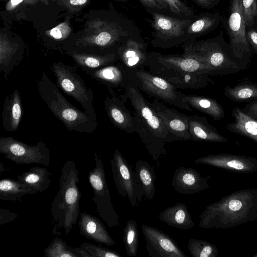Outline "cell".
Segmentation results:
<instances>
[{"label": "cell", "mask_w": 257, "mask_h": 257, "mask_svg": "<svg viewBox=\"0 0 257 257\" xmlns=\"http://www.w3.org/2000/svg\"><path fill=\"white\" fill-rule=\"evenodd\" d=\"M221 19L222 17L218 12L195 16L187 28L188 40L196 39L213 31L218 27Z\"/></svg>", "instance_id": "obj_30"}, {"label": "cell", "mask_w": 257, "mask_h": 257, "mask_svg": "<svg viewBox=\"0 0 257 257\" xmlns=\"http://www.w3.org/2000/svg\"><path fill=\"white\" fill-rule=\"evenodd\" d=\"M257 219V189L232 192L206 206L199 215V226L227 229Z\"/></svg>", "instance_id": "obj_2"}, {"label": "cell", "mask_w": 257, "mask_h": 257, "mask_svg": "<svg viewBox=\"0 0 257 257\" xmlns=\"http://www.w3.org/2000/svg\"><path fill=\"white\" fill-rule=\"evenodd\" d=\"M66 53L83 69H96L118 61L117 52L107 54L89 53L69 49Z\"/></svg>", "instance_id": "obj_29"}, {"label": "cell", "mask_w": 257, "mask_h": 257, "mask_svg": "<svg viewBox=\"0 0 257 257\" xmlns=\"http://www.w3.org/2000/svg\"><path fill=\"white\" fill-rule=\"evenodd\" d=\"M189 131L191 140L216 143H226L228 139L220 134L210 124L206 117L198 115L190 116Z\"/></svg>", "instance_id": "obj_26"}, {"label": "cell", "mask_w": 257, "mask_h": 257, "mask_svg": "<svg viewBox=\"0 0 257 257\" xmlns=\"http://www.w3.org/2000/svg\"><path fill=\"white\" fill-rule=\"evenodd\" d=\"M122 241L126 254L130 256L136 257L139 248V231L135 220L130 219L127 221L123 229Z\"/></svg>", "instance_id": "obj_35"}, {"label": "cell", "mask_w": 257, "mask_h": 257, "mask_svg": "<svg viewBox=\"0 0 257 257\" xmlns=\"http://www.w3.org/2000/svg\"><path fill=\"white\" fill-rule=\"evenodd\" d=\"M36 85L41 99L68 131L91 133L96 129L97 121L71 104L45 72Z\"/></svg>", "instance_id": "obj_5"}, {"label": "cell", "mask_w": 257, "mask_h": 257, "mask_svg": "<svg viewBox=\"0 0 257 257\" xmlns=\"http://www.w3.org/2000/svg\"><path fill=\"white\" fill-rule=\"evenodd\" d=\"M23 54L24 48L21 44L1 34L0 73L6 80H8L11 72L19 65L24 57Z\"/></svg>", "instance_id": "obj_24"}, {"label": "cell", "mask_w": 257, "mask_h": 257, "mask_svg": "<svg viewBox=\"0 0 257 257\" xmlns=\"http://www.w3.org/2000/svg\"><path fill=\"white\" fill-rule=\"evenodd\" d=\"M232 113L234 121L228 123L226 128L231 132L246 137L257 144V119L237 107L233 109Z\"/></svg>", "instance_id": "obj_31"}, {"label": "cell", "mask_w": 257, "mask_h": 257, "mask_svg": "<svg viewBox=\"0 0 257 257\" xmlns=\"http://www.w3.org/2000/svg\"><path fill=\"white\" fill-rule=\"evenodd\" d=\"M226 30L228 36L229 46L234 56L242 59L251 52L250 45L246 36L241 0H230Z\"/></svg>", "instance_id": "obj_12"}, {"label": "cell", "mask_w": 257, "mask_h": 257, "mask_svg": "<svg viewBox=\"0 0 257 257\" xmlns=\"http://www.w3.org/2000/svg\"><path fill=\"white\" fill-rule=\"evenodd\" d=\"M70 10H76L80 9L87 4L89 0H59Z\"/></svg>", "instance_id": "obj_45"}, {"label": "cell", "mask_w": 257, "mask_h": 257, "mask_svg": "<svg viewBox=\"0 0 257 257\" xmlns=\"http://www.w3.org/2000/svg\"><path fill=\"white\" fill-rule=\"evenodd\" d=\"M42 2L48 4L47 0H10L6 6V11L11 13L20 12L22 9Z\"/></svg>", "instance_id": "obj_42"}, {"label": "cell", "mask_w": 257, "mask_h": 257, "mask_svg": "<svg viewBox=\"0 0 257 257\" xmlns=\"http://www.w3.org/2000/svg\"><path fill=\"white\" fill-rule=\"evenodd\" d=\"M141 229L150 257H186L176 241L164 232L145 224Z\"/></svg>", "instance_id": "obj_15"}, {"label": "cell", "mask_w": 257, "mask_h": 257, "mask_svg": "<svg viewBox=\"0 0 257 257\" xmlns=\"http://www.w3.org/2000/svg\"><path fill=\"white\" fill-rule=\"evenodd\" d=\"M73 249L78 257H92L88 251L81 247H75Z\"/></svg>", "instance_id": "obj_50"}, {"label": "cell", "mask_w": 257, "mask_h": 257, "mask_svg": "<svg viewBox=\"0 0 257 257\" xmlns=\"http://www.w3.org/2000/svg\"><path fill=\"white\" fill-rule=\"evenodd\" d=\"M17 217V215L6 209H0V224L7 223L14 220Z\"/></svg>", "instance_id": "obj_46"}, {"label": "cell", "mask_w": 257, "mask_h": 257, "mask_svg": "<svg viewBox=\"0 0 257 257\" xmlns=\"http://www.w3.org/2000/svg\"><path fill=\"white\" fill-rule=\"evenodd\" d=\"M76 165L68 160L63 166L59 180V190L51 204L53 235H59L63 231L69 234L79 217L81 193Z\"/></svg>", "instance_id": "obj_4"}, {"label": "cell", "mask_w": 257, "mask_h": 257, "mask_svg": "<svg viewBox=\"0 0 257 257\" xmlns=\"http://www.w3.org/2000/svg\"><path fill=\"white\" fill-rule=\"evenodd\" d=\"M194 162L239 173H253L257 170V159L242 155L223 153L209 155L197 158Z\"/></svg>", "instance_id": "obj_16"}, {"label": "cell", "mask_w": 257, "mask_h": 257, "mask_svg": "<svg viewBox=\"0 0 257 257\" xmlns=\"http://www.w3.org/2000/svg\"><path fill=\"white\" fill-rule=\"evenodd\" d=\"M135 172L138 201L140 202L143 197L152 200L155 194L156 179L154 167L140 159L136 163Z\"/></svg>", "instance_id": "obj_25"}, {"label": "cell", "mask_w": 257, "mask_h": 257, "mask_svg": "<svg viewBox=\"0 0 257 257\" xmlns=\"http://www.w3.org/2000/svg\"><path fill=\"white\" fill-rule=\"evenodd\" d=\"M124 96L134 109L136 132L159 166V158L167 154L166 144L178 141L165 125L152 102L145 99L141 91L130 80L124 88Z\"/></svg>", "instance_id": "obj_1"}, {"label": "cell", "mask_w": 257, "mask_h": 257, "mask_svg": "<svg viewBox=\"0 0 257 257\" xmlns=\"http://www.w3.org/2000/svg\"><path fill=\"white\" fill-rule=\"evenodd\" d=\"M23 115L22 99L17 89L4 100L2 111L3 125L7 132H14L18 128Z\"/></svg>", "instance_id": "obj_27"}, {"label": "cell", "mask_w": 257, "mask_h": 257, "mask_svg": "<svg viewBox=\"0 0 257 257\" xmlns=\"http://www.w3.org/2000/svg\"><path fill=\"white\" fill-rule=\"evenodd\" d=\"M128 72L129 80L141 91L170 105L192 111V107L183 100L185 94L167 80L145 69L129 70Z\"/></svg>", "instance_id": "obj_8"}, {"label": "cell", "mask_w": 257, "mask_h": 257, "mask_svg": "<svg viewBox=\"0 0 257 257\" xmlns=\"http://www.w3.org/2000/svg\"><path fill=\"white\" fill-rule=\"evenodd\" d=\"M50 68L55 77L58 87L76 100L86 114L97 120L94 94L78 74L76 67L60 61L53 63Z\"/></svg>", "instance_id": "obj_9"}, {"label": "cell", "mask_w": 257, "mask_h": 257, "mask_svg": "<svg viewBox=\"0 0 257 257\" xmlns=\"http://www.w3.org/2000/svg\"><path fill=\"white\" fill-rule=\"evenodd\" d=\"M80 247L88 251L92 257H122L119 253L104 247L101 245L84 242L80 244Z\"/></svg>", "instance_id": "obj_40"}, {"label": "cell", "mask_w": 257, "mask_h": 257, "mask_svg": "<svg viewBox=\"0 0 257 257\" xmlns=\"http://www.w3.org/2000/svg\"><path fill=\"white\" fill-rule=\"evenodd\" d=\"M245 26L250 28L257 16V0H241Z\"/></svg>", "instance_id": "obj_41"}, {"label": "cell", "mask_w": 257, "mask_h": 257, "mask_svg": "<svg viewBox=\"0 0 257 257\" xmlns=\"http://www.w3.org/2000/svg\"><path fill=\"white\" fill-rule=\"evenodd\" d=\"M243 110L246 114L257 119V101L247 104Z\"/></svg>", "instance_id": "obj_49"}, {"label": "cell", "mask_w": 257, "mask_h": 257, "mask_svg": "<svg viewBox=\"0 0 257 257\" xmlns=\"http://www.w3.org/2000/svg\"><path fill=\"white\" fill-rule=\"evenodd\" d=\"M246 36L249 45L257 52V31L250 27L246 31Z\"/></svg>", "instance_id": "obj_48"}, {"label": "cell", "mask_w": 257, "mask_h": 257, "mask_svg": "<svg viewBox=\"0 0 257 257\" xmlns=\"http://www.w3.org/2000/svg\"><path fill=\"white\" fill-rule=\"evenodd\" d=\"M187 249L193 257H216L218 253L215 245L201 239H189Z\"/></svg>", "instance_id": "obj_37"}, {"label": "cell", "mask_w": 257, "mask_h": 257, "mask_svg": "<svg viewBox=\"0 0 257 257\" xmlns=\"http://www.w3.org/2000/svg\"><path fill=\"white\" fill-rule=\"evenodd\" d=\"M118 61L128 70L145 69L148 67L149 53L143 38H131L117 50Z\"/></svg>", "instance_id": "obj_19"}, {"label": "cell", "mask_w": 257, "mask_h": 257, "mask_svg": "<svg viewBox=\"0 0 257 257\" xmlns=\"http://www.w3.org/2000/svg\"><path fill=\"white\" fill-rule=\"evenodd\" d=\"M91 78L110 88L124 89L128 81V72L120 62L96 69H83Z\"/></svg>", "instance_id": "obj_22"}, {"label": "cell", "mask_w": 257, "mask_h": 257, "mask_svg": "<svg viewBox=\"0 0 257 257\" xmlns=\"http://www.w3.org/2000/svg\"><path fill=\"white\" fill-rule=\"evenodd\" d=\"M204 9L209 10L217 6L222 0H190Z\"/></svg>", "instance_id": "obj_47"}, {"label": "cell", "mask_w": 257, "mask_h": 257, "mask_svg": "<svg viewBox=\"0 0 257 257\" xmlns=\"http://www.w3.org/2000/svg\"><path fill=\"white\" fill-rule=\"evenodd\" d=\"M46 257H78L73 247L67 243L57 235L44 250Z\"/></svg>", "instance_id": "obj_38"}, {"label": "cell", "mask_w": 257, "mask_h": 257, "mask_svg": "<svg viewBox=\"0 0 257 257\" xmlns=\"http://www.w3.org/2000/svg\"><path fill=\"white\" fill-rule=\"evenodd\" d=\"M0 153L18 165L50 164V150L42 141L31 146L11 137H1Z\"/></svg>", "instance_id": "obj_11"}, {"label": "cell", "mask_w": 257, "mask_h": 257, "mask_svg": "<svg viewBox=\"0 0 257 257\" xmlns=\"http://www.w3.org/2000/svg\"><path fill=\"white\" fill-rule=\"evenodd\" d=\"M187 203L177 202L166 208L159 213V219L169 226L181 230L193 228L195 223L188 211Z\"/></svg>", "instance_id": "obj_28"}, {"label": "cell", "mask_w": 257, "mask_h": 257, "mask_svg": "<svg viewBox=\"0 0 257 257\" xmlns=\"http://www.w3.org/2000/svg\"><path fill=\"white\" fill-rule=\"evenodd\" d=\"M95 165L89 171L88 177L93 192L92 199L99 216L110 227H117L120 218L114 210L110 198V194L106 182L103 163L96 153H94Z\"/></svg>", "instance_id": "obj_10"}, {"label": "cell", "mask_w": 257, "mask_h": 257, "mask_svg": "<svg viewBox=\"0 0 257 257\" xmlns=\"http://www.w3.org/2000/svg\"><path fill=\"white\" fill-rule=\"evenodd\" d=\"M114 182L118 194L127 197L132 207L138 205L135 172L122 154L116 149L110 160Z\"/></svg>", "instance_id": "obj_13"}, {"label": "cell", "mask_w": 257, "mask_h": 257, "mask_svg": "<svg viewBox=\"0 0 257 257\" xmlns=\"http://www.w3.org/2000/svg\"><path fill=\"white\" fill-rule=\"evenodd\" d=\"M150 14L152 19L146 21L153 29L151 43L153 47L171 48L188 41L187 28L193 18H180L159 12Z\"/></svg>", "instance_id": "obj_7"}, {"label": "cell", "mask_w": 257, "mask_h": 257, "mask_svg": "<svg viewBox=\"0 0 257 257\" xmlns=\"http://www.w3.org/2000/svg\"><path fill=\"white\" fill-rule=\"evenodd\" d=\"M70 30L68 23L64 22L51 29L50 35L56 40H64L69 35Z\"/></svg>", "instance_id": "obj_44"}, {"label": "cell", "mask_w": 257, "mask_h": 257, "mask_svg": "<svg viewBox=\"0 0 257 257\" xmlns=\"http://www.w3.org/2000/svg\"><path fill=\"white\" fill-rule=\"evenodd\" d=\"M207 181L194 169L181 166L174 172L172 185L177 193L190 195L209 188Z\"/></svg>", "instance_id": "obj_21"}, {"label": "cell", "mask_w": 257, "mask_h": 257, "mask_svg": "<svg viewBox=\"0 0 257 257\" xmlns=\"http://www.w3.org/2000/svg\"><path fill=\"white\" fill-rule=\"evenodd\" d=\"M167 6L169 13L173 16L193 18L195 14L184 0H162Z\"/></svg>", "instance_id": "obj_39"}, {"label": "cell", "mask_w": 257, "mask_h": 257, "mask_svg": "<svg viewBox=\"0 0 257 257\" xmlns=\"http://www.w3.org/2000/svg\"><path fill=\"white\" fill-rule=\"evenodd\" d=\"M192 108L209 115L218 120L225 117V112L222 106L214 99L203 96L185 95L183 98Z\"/></svg>", "instance_id": "obj_32"}, {"label": "cell", "mask_w": 257, "mask_h": 257, "mask_svg": "<svg viewBox=\"0 0 257 257\" xmlns=\"http://www.w3.org/2000/svg\"><path fill=\"white\" fill-rule=\"evenodd\" d=\"M141 37L132 21L117 12L107 11L95 21L93 34L78 39L75 46L80 49L76 51L107 54L116 52L127 40Z\"/></svg>", "instance_id": "obj_3"}, {"label": "cell", "mask_w": 257, "mask_h": 257, "mask_svg": "<svg viewBox=\"0 0 257 257\" xmlns=\"http://www.w3.org/2000/svg\"><path fill=\"white\" fill-rule=\"evenodd\" d=\"M225 95L235 101H243L257 98V85L251 83L239 84L233 87L227 86Z\"/></svg>", "instance_id": "obj_36"}, {"label": "cell", "mask_w": 257, "mask_h": 257, "mask_svg": "<svg viewBox=\"0 0 257 257\" xmlns=\"http://www.w3.org/2000/svg\"><path fill=\"white\" fill-rule=\"evenodd\" d=\"M148 13L152 12L168 13L167 6L162 0H138Z\"/></svg>", "instance_id": "obj_43"}, {"label": "cell", "mask_w": 257, "mask_h": 257, "mask_svg": "<svg viewBox=\"0 0 257 257\" xmlns=\"http://www.w3.org/2000/svg\"><path fill=\"white\" fill-rule=\"evenodd\" d=\"M221 36L203 40H189L181 47L183 54L193 58L206 66L211 70L213 75L236 72L241 69L227 55L223 46Z\"/></svg>", "instance_id": "obj_6"}, {"label": "cell", "mask_w": 257, "mask_h": 257, "mask_svg": "<svg viewBox=\"0 0 257 257\" xmlns=\"http://www.w3.org/2000/svg\"><path fill=\"white\" fill-rule=\"evenodd\" d=\"M253 256V257H257V253H256Z\"/></svg>", "instance_id": "obj_52"}, {"label": "cell", "mask_w": 257, "mask_h": 257, "mask_svg": "<svg viewBox=\"0 0 257 257\" xmlns=\"http://www.w3.org/2000/svg\"><path fill=\"white\" fill-rule=\"evenodd\" d=\"M51 175L45 168L33 167L18 176L17 180L31 188L37 193L48 189L51 183Z\"/></svg>", "instance_id": "obj_33"}, {"label": "cell", "mask_w": 257, "mask_h": 257, "mask_svg": "<svg viewBox=\"0 0 257 257\" xmlns=\"http://www.w3.org/2000/svg\"><path fill=\"white\" fill-rule=\"evenodd\" d=\"M148 61L186 72L213 75L210 69L201 62L182 54L166 55L157 52L149 53Z\"/></svg>", "instance_id": "obj_17"}, {"label": "cell", "mask_w": 257, "mask_h": 257, "mask_svg": "<svg viewBox=\"0 0 257 257\" xmlns=\"http://www.w3.org/2000/svg\"><path fill=\"white\" fill-rule=\"evenodd\" d=\"M152 103L165 125L178 141L191 140L189 131V115L167 106L159 99H155Z\"/></svg>", "instance_id": "obj_18"}, {"label": "cell", "mask_w": 257, "mask_h": 257, "mask_svg": "<svg viewBox=\"0 0 257 257\" xmlns=\"http://www.w3.org/2000/svg\"><path fill=\"white\" fill-rule=\"evenodd\" d=\"M78 225L80 234L85 238L108 246L115 244L114 240L98 218L85 212H81Z\"/></svg>", "instance_id": "obj_23"}, {"label": "cell", "mask_w": 257, "mask_h": 257, "mask_svg": "<svg viewBox=\"0 0 257 257\" xmlns=\"http://www.w3.org/2000/svg\"><path fill=\"white\" fill-rule=\"evenodd\" d=\"M111 96H106L104 108L111 123L117 128L127 133L135 132L134 115L127 109L122 99L117 97L112 88L108 89Z\"/></svg>", "instance_id": "obj_20"}, {"label": "cell", "mask_w": 257, "mask_h": 257, "mask_svg": "<svg viewBox=\"0 0 257 257\" xmlns=\"http://www.w3.org/2000/svg\"><path fill=\"white\" fill-rule=\"evenodd\" d=\"M30 187L18 180L3 179L0 181V199L6 201H17L26 195L35 194Z\"/></svg>", "instance_id": "obj_34"}, {"label": "cell", "mask_w": 257, "mask_h": 257, "mask_svg": "<svg viewBox=\"0 0 257 257\" xmlns=\"http://www.w3.org/2000/svg\"><path fill=\"white\" fill-rule=\"evenodd\" d=\"M149 71L167 80L179 89H198L213 83L208 76L186 72L148 61Z\"/></svg>", "instance_id": "obj_14"}, {"label": "cell", "mask_w": 257, "mask_h": 257, "mask_svg": "<svg viewBox=\"0 0 257 257\" xmlns=\"http://www.w3.org/2000/svg\"><path fill=\"white\" fill-rule=\"evenodd\" d=\"M113 1L120 2H126L128 1V0H113Z\"/></svg>", "instance_id": "obj_51"}]
</instances>
